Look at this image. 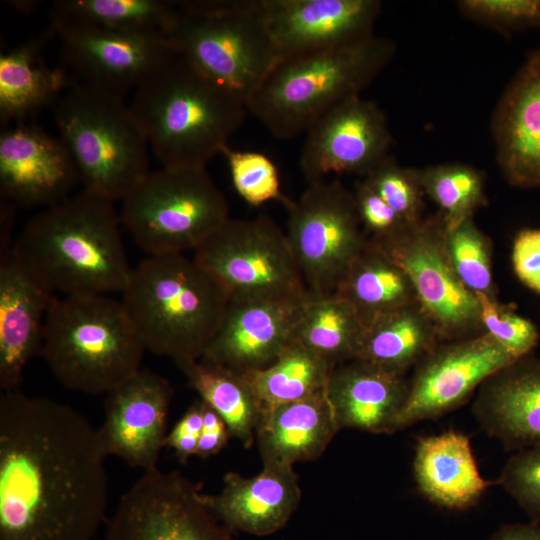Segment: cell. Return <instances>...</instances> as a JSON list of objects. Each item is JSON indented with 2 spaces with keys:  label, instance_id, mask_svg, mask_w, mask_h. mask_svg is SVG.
I'll return each instance as SVG.
<instances>
[{
  "label": "cell",
  "instance_id": "6da1fadb",
  "mask_svg": "<svg viewBox=\"0 0 540 540\" xmlns=\"http://www.w3.org/2000/svg\"><path fill=\"white\" fill-rule=\"evenodd\" d=\"M97 429L72 407L0 395V540H92L108 478Z\"/></svg>",
  "mask_w": 540,
  "mask_h": 540
},
{
  "label": "cell",
  "instance_id": "7a4b0ae2",
  "mask_svg": "<svg viewBox=\"0 0 540 540\" xmlns=\"http://www.w3.org/2000/svg\"><path fill=\"white\" fill-rule=\"evenodd\" d=\"M120 223L114 201L82 189L30 218L13 247L56 295L121 293L133 268Z\"/></svg>",
  "mask_w": 540,
  "mask_h": 540
},
{
  "label": "cell",
  "instance_id": "3957f363",
  "mask_svg": "<svg viewBox=\"0 0 540 540\" xmlns=\"http://www.w3.org/2000/svg\"><path fill=\"white\" fill-rule=\"evenodd\" d=\"M130 107L167 168H206L248 111L241 98L178 53L135 89Z\"/></svg>",
  "mask_w": 540,
  "mask_h": 540
},
{
  "label": "cell",
  "instance_id": "277c9868",
  "mask_svg": "<svg viewBox=\"0 0 540 540\" xmlns=\"http://www.w3.org/2000/svg\"><path fill=\"white\" fill-rule=\"evenodd\" d=\"M121 294L145 349L176 365L203 357L229 303L184 253L148 256L132 269Z\"/></svg>",
  "mask_w": 540,
  "mask_h": 540
},
{
  "label": "cell",
  "instance_id": "5b68a950",
  "mask_svg": "<svg viewBox=\"0 0 540 540\" xmlns=\"http://www.w3.org/2000/svg\"><path fill=\"white\" fill-rule=\"evenodd\" d=\"M395 43L378 36L279 58L247 101L278 139L306 132L325 112L369 86L390 63Z\"/></svg>",
  "mask_w": 540,
  "mask_h": 540
},
{
  "label": "cell",
  "instance_id": "8992f818",
  "mask_svg": "<svg viewBox=\"0 0 540 540\" xmlns=\"http://www.w3.org/2000/svg\"><path fill=\"white\" fill-rule=\"evenodd\" d=\"M144 351L121 300L108 295L53 300L40 356L66 388L108 394L141 370Z\"/></svg>",
  "mask_w": 540,
  "mask_h": 540
},
{
  "label": "cell",
  "instance_id": "52a82bcc",
  "mask_svg": "<svg viewBox=\"0 0 540 540\" xmlns=\"http://www.w3.org/2000/svg\"><path fill=\"white\" fill-rule=\"evenodd\" d=\"M53 108L83 189L123 200L150 172L148 140L124 97L76 81Z\"/></svg>",
  "mask_w": 540,
  "mask_h": 540
},
{
  "label": "cell",
  "instance_id": "ba28073f",
  "mask_svg": "<svg viewBox=\"0 0 540 540\" xmlns=\"http://www.w3.org/2000/svg\"><path fill=\"white\" fill-rule=\"evenodd\" d=\"M167 36L176 52L247 101L278 61L260 0L177 2Z\"/></svg>",
  "mask_w": 540,
  "mask_h": 540
},
{
  "label": "cell",
  "instance_id": "9c48e42d",
  "mask_svg": "<svg viewBox=\"0 0 540 540\" xmlns=\"http://www.w3.org/2000/svg\"><path fill=\"white\" fill-rule=\"evenodd\" d=\"M122 202L121 222L148 256L195 251L230 219L206 168L150 171Z\"/></svg>",
  "mask_w": 540,
  "mask_h": 540
},
{
  "label": "cell",
  "instance_id": "30bf717a",
  "mask_svg": "<svg viewBox=\"0 0 540 540\" xmlns=\"http://www.w3.org/2000/svg\"><path fill=\"white\" fill-rule=\"evenodd\" d=\"M192 258L229 301L309 296L286 232L265 216L228 219Z\"/></svg>",
  "mask_w": 540,
  "mask_h": 540
},
{
  "label": "cell",
  "instance_id": "8fae6325",
  "mask_svg": "<svg viewBox=\"0 0 540 540\" xmlns=\"http://www.w3.org/2000/svg\"><path fill=\"white\" fill-rule=\"evenodd\" d=\"M286 235L309 295H333L368 241L352 191L339 180L308 184L287 208Z\"/></svg>",
  "mask_w": 540,
  "mask_h": 540
},
{
  "label": "cell",
  "instance_id": "7c38bea8",
  "mask_svg": "<svg viewBox=\"0 0 540 540\" xmlns=\"http://www.w3.org/2000/svg\"><path fill=\"white\" fill-rule=\"evenodd\" d=\"M103 540H237L178 471H146L121 496Z\"/></svg>",
  "mask_w": 540,
  "mask_h": 540
},
{
  "label": "cell",
  "instance_id": "4fadbf2b",
  "mask_svg": "<svg viewBox=\"0 0 540 540\" xmlns=\"http://www.w3.org/2000/svg\"><path fill=\"white\" fill-rule=\"evenodd\" d=\"M51 26L74 79L121 97L177 54L162 31L111 29L53 12Z\"/></svg>",
  "mask_w": 540,
  "mask_h": 540
},
{
  "label": "cell",
  "instance_id": "5bb4252c",
  "mask_svg": "<svg viewBox=\"0 0 540 540\" xmlns=\"http://www.w3.org/2000/svg\"><path fill=\"white\" fill-rule=\"evenodd\" d=\"M446 224L437 211L409 226L393 241L378 245L409 277L417 300L434 322L441 341L484 333L480 303L455 275L444 249Z\"/></svg>",
  "mask_w": 540,
  "mask_h": 540
},
{
  "label": "cell",
  "instance_id": "9a60e30c",
  "mask_svg": "<svg viewBox=\"0 0 540 540\" xmlns=\"http://www.w3.org/2000/svg\"><path fill=\"white\" fill-rule=\"evenodd\" d=\"M515 360L486 333L441 341L408 377L407 398L391 434L455 410L490 375Z\"/></svg>",
  "mask_w": 540,
  "mask_h": 540
},
{
  "label": "cell",
  "instance_id": "2e32d148",
  "mask_svg": "<svg viewBox=\"0 0 540 540\" xmlns=\"http://www.w3.org/2000/svg\"><path fill=\"white\" fill-rule=\"evenodd\" d=\"M305 133L299 167L308 184L332 173L364 177L390 155L393 143L384 112L361 95L325 112Z\"/></svg>",
  "mask_w": 540,
  "mask_h": 540
},
{
  "label": "cell",
  "instance_id": "e0dca14e",
  "mask_svg": "<svg viewBox=\"0 0 540 540\" xmlns=\"http://www.w3.org/2000/svg\"><path fill=\"white\" fill-rule=\"evenodd\" d=\"M172 398L170 382L147 369L108 393L104 421L97 429L105 456L119 457L144 472L157 468Z\"/></svg>",
  "mask_w": 540,
  "mask_h": 540
},
{
  "label": "cell",
  "instance_id": "ac0fdd59",
  "mask_svg": "<svg viewBox=\"0 0 540 540\" xmlns=\"http://www.w3.org/2000/svg\"><path fill=\"white\" fill-rule=\"evenodd\" d=\"M78 183L76 164L59 136L24 122L1 131V199L44 209L71 196Z\"/></svg>",
  "mask_w": 540,
  "mask_h": 540
},
{
  "label": "cell",
  "instance_id": "d6986e66",
  "mask_svg": "<svg viewBox=\"0 0 540 540\" xmlns=\"http://www.w3.org/2000/svg\"><path fill=\"white\" fill-rule=\"evenodd\" d=\"M279 58L373 36L378 0H260Z\"/></svg>",
  "mask_w": 540,
  "mask_h": 540
},
{
  "label": "cell",
  "instance_id": "ffe728a7",
  "mask_svg": "<svg viewBox=\"0 0 540 540\" xmlns=\"http://www.w3.org/2000/svg\"><path fill=\"white\" fill-rule=\"evenodd\" d=\"M54 294L12 246L0 253V390H19L25 367L40 355Z\"/></svg>",
  "mask_w": 540,
  "mask_h": 540
},
{
  "label": "cell",
  "instance_id": "44dd1931",
  "mask_svg": "<svg viewBox=\"0 0 540 540\" xmlns=\"http://www.w3.org/2000/svg\"><path fill=\"white\" fill-rule=\"evenodd\" d=\"M305 300L229 301L203 357L241 374L270 366L292 341Z\"/></svg>",
  "mask_w": 540,
  "mask_h": 540
},
{
  "label": "cell",
  "instance_id": "7402d4cb",
  "mask_svg": "<svg viewBox=\"0 0 540 540\" xmlns=\"http://www.w3.org/2000/svg\"><path fill=\"white\" fill-rule=\"evenodd\" d=\"M498 167L506 182L540 189V49L530 52L492 117Z\"/></svg>",
  "mask_w": 540,
  "mask_h": 540
},
{
  "label": "cell",
  "instance_id": "603a6c76",
  "mask_svg": "<svg viewBox=\"0 0 540 540\" xmlns=\"http://www.w3.org/2000/svg\"><path fill=\"white\" fill-rule=\"evenodd\" d=\"M472 413L507 451L539 442L540 356H523L490 375L476 391Z\"/></svg>",
  "mask_w": 540,
  "mask_h": 540
},
{
  "label": "cell",
  "instance_id": "cb8c5ba5",
  "mask_svg": "<svg viewBox=\"0 0 540 540\" xmlns=\"http://www.w3.org/2000/svg\"><path fill=\"white\" fill-rule=\"evenodd\" d=\"M223 482L219 493H203V501L233 533L266 536L279 531L297 509L302 496L298 476L290 466L263 465L262 471L253 477L229 472Z\"/></svg>",
  "mask_w": 540,
  "mask_h": 540
},
{
  "label": "cell",
  "instance_id": "d4e9b609",
  "mask_svg": "<svg viewBox=\"0 0 540 540\" xmlns=\"http://www.w3.org/2000/svg\"><path fill=\"white\" fill-rule=\"evenodd\" d=\"M408 385L407 375L353 359L331 370L326 390L340 429L391 434Z\"/></svg>",
  "mask_w": 540,
  "mask_h": 540
},
{
  "label": "cell",
  "instance_id": "484cf974",
  "mask_svg": "<svg viewBox=\"0 0 540 540\" xmlns=\"http://www.w3.org/2000/svg\"><path fill=\"white\" fill-rule=\"evenodd\" d=\"M413 475L427 500L449 510L476 505L490 487L498 485L497 480L482 477L469 437L455 430L417 440Z\"/></svg>",
  "mask_w": 540,
  "mask_h": 540
},
{
  "label": "cell",
  "instance_id": "4316f807",
  "mask_svg": "<svg viewBox=\"0 0 540 540\" xmlns=\"http://www.w3.org/2000/svg\"><path fill=\"white\" fill-rule=\"evenodd\" d=\"M338 430L326 389L301 400L265 408L256 430L263 465L293 467L297 462L314 460Z\"/></svg>",
  "mask_w": 540,
  "mask_h": 540
},
{
  "label": "cell",
  "instance_id": "83f0119b",
  "mask_svg": "<svg viewBox=\"0 0 540 540\" xmlns=\"http://www.w3.org/2000/svg\"><path fill=\"white\" fill-rule=\"evenodd\" d=\"M50 27L0 56V121L23 122L39 110L56 104L76 80L62 68L49 66L42 57Z\"/></svg>",
  "mask_w": 540,
  "mask_h": 540
},
{
  "label": "cell",
  "instance_id": "f1b7e54d",
  "mask_svg": "<svg viewBox=\"0 0 540 540\" xmlns=\"http://www.w3.org/2000/svg\"><path fill=\"white\" fill-rule=\"evenodd\" d=\"M440 342L434 322L419 302H414L369 323L355 359L407 375Z\"/></svg>",
  "mask_w": 540,
  "mask_h": 540
},
{
  "label": "cell",
  "instance_id": "f546056e",
  "mask_svg": "<svg viewBox=\"0 0 540 540\" xmlns=\"http://www.w3.org/2000/svg\"><path fill=\"white\" fill-rule=\"evenodd\" d=\"M335 294L355 307L366 326L383 314L418 302L405 271L370 240L352 261Z\"/></svg>",
  "mask_w": 540,
  "mask_h": 540
},
{
  "label": "cell",
  "instance_id": "4dcf8cb0",
  "mask_svg": "<svg viewBox=\"0 0 540 540\" xmlns=\"http://www.w3.org/2000/svg\"><path fill=\"white\" fill-rule=\"evenodd\" d=\"M366 324L355 307L337 294L304 301L293 340L332 369L357 357Z\"/></svg>",
  "mask_w": 540,
  "mask_h": 540
},
{
  "label": "cell",
  "instance_id": "1f68e13d",
  "mask_svg": "<svg viewBox=\"0 0 540 540\" xmlns=\"http://www.w3.org/2000/svg\"><path fill=\"white\" fill-rule=\"evenodd\" d=\"M177 366L200 399L225 421L231 435L251 447L263 407L246 377L204 357Z\"/></svg>",
  "mask_w": 540,
  "mask_h": 540
},
{
  "label": "cell",
  "instance_id": "d6a6232c",
  "mask_svg": "<svg viewBox=\"0 0 540 540\" xmlns=\"http://www.w3.org/2000/svg\"><path fill=\"white\" fill-rule=\"evenodd\" d=\"M331 370L324 360L292 339L270 366L243 375L265 409L326 389Z\"/></svg>",
  "mask_w": 540,
  "mask_h": 540
},
{
  "label": "cell",
  "instance_id": "836d02e7",
  "mask_svg": "<svg viewBox=\"0 0 540 540\" xmlns=\"http://www.w3.org/2000/svg\"><path fill=\"white\" fill-rule=\"evenodd\" d=\"M52 12L111 29L167 34L178 8L175 2L161 0H61L53 3Z\"/></svg>",
  "mask_w": 540,
  "mask_h": 540
},
{
  "label": "cell",
  "instance_id": "e575fe53",
  "mask_svg": "<svg viewBox=\"0 0 540 540\" xmlns=\"http://www.w3.org/2000/svg\"><path fill=\"white\" fill-rule=\"evenodd\" d=\"M419 171L426 197L438 206L448 228L474 218L488 204L484 175L471 165L443 163Z\"/></svg>",
  "mask_w": 540,
  "mask_h": 540
},
{
  "label": "cell",
  "instance_id": "d590c367",
  "mask_svg": "<svg viewBox=\"0 0 540 540\" xmlns=\"http://www.w3.org/2000/svg\"><path fill=\"white\" fill-rule=\"evenodd\" d=\"M444 249L460 282L469 291L497 296L493 282L491 239L475 224L474 218L454 227L446 226Z\"/></svg>",
  "mask_w": 540,
  "mask_h": 540
},
{
  "label": "cell",
  "instance_id": "8d00e7d4",
  "mask_svg": "<svg viewBox=\"0 0 540 540\" xmlns=\"http://www.w3.org/2000/svg\"><path fill=\"white\" fill-rule=\"evenodd\" d=\"M408 225L425 218V192L418 168L404 167L389 155L362 177Z\"/></svg>",
  "mask_w": 540,
  "mask_h": 540
},
{
  "label": "cell",
  "instance_id": "74e56055",
  "mask_svg": "<svg viewBox=\"0 0 540 540\" xmlns=\"http://www.w3.org/2000/svg\"><path fill=\"white\" fill-rule=\"evenodd\" d=\"M228 164L231 180L238 195L251 206L279 201L288 208L293 201L281 191L279 172L265 154L239 151L227 146L222 154Z\"/></svg>",
  "mask_w": 540,
  "mask_h": 540
},
{
  "label": "cell",
  "instance_id": "f35d334b",
  "mask_svg": "<svg viewBox=\"0 0 540 540\" xmlns=\"http://www.w3.org/2000/svg\"><path fill=\"white\" fill-rule=\"evenodd\" d=\"M477 297L484 333L516 359L532 354L540 341L537 325L518 314L513 304L499 302L497 296L477 294Z\"/></svg>",
  "mask_w": 540,
  "mask_h": 540
},
{
  "label": "cell",
  "instance_id": "ab89813d",
  "mask_svg": "<svg viewBox=\"0 0 540 540\" xmlns=\"http://www.w3.org/2000/svg\"><path fill=\"white\" fill-rule=\"evenodd\" d=\"M497 481L529 521L540 524V441L515 451Z\"/></svg>",
  "mask_w": 540,
  "mask_h": 540
},
{
  "label": "cell",
  "instance_id": "60d3db41",
  "mask_svg": "<svg viewBox=\"0 0 540 540\" xmlns=\"http://www.w3.org/2000/svg\"><path fill=\"white\" fill-rule=\"evenodd\" d=\"M457 6L468 18L502 33L540 27V0H461Z\"/></svg>",
  "mask_w": 540,
  "mask_h": 540
},
{
  "label": "cell",
  "instance_id": "b9f144b4",
  "mask_svg": "<svg viewBox=\"0 0 540 540\" xmlns=\"http://www.w3.org/2000/svg\"><path fill=\"white\" fill-rule=\"evenodd\" d=\"M363 231L377 245H385L400 236L409 226L364 180L353 191Z\"/></svg>",
  "mask_w": 540,
  "mask_h": 540
},
{
  "label": "cell",
  "instance_id": "7bdbcfd3",
  "mask_svg": "<svg viewBox=\"0 0 540 540\" xmlns=\"http://www.w3.org/2000/svg\"><path fill=\"white\" fill-rule=\"evenodd\" d=\"M511 263L518 280L540 296V228H524L517 232Z\"/></svg>",
  "mask_w": 540,
  "mask_h": 540
},
{
  "label": "cell",
  "instance_id": "ee69618b",
  "mask_svg": "<svg viewBox=\"0 0 540 540\" xmlns=\"http://www.w3.org/2000/svg\"><path fill=\"white\" fill-rule=\"evenodd\" d=\"M203 410L204 402L201 399L195 401L167 433L164 447L172 449L183 464L197 454L203 426Z\"/></svg>",
  "mask_w": 540,
  "mask_h": 540
},
{
  "label": "cell",
  "instance_id": "f6af8a7d",
  "mask_svg": "<svg viewBox=\"0 0 540 540\" xmlns=\"http://www.w3.org/2000/svg\"><path fill=\"white\" fill-rule=\"evenodd\" d=\"M231 436L225 421L204 402L203 426L196 456L206 459L218 454Z\"/></svg>",
  "mask_w": 540,
  "mask_h": 540
},
{
  "label": "cell",
  "instance_id": "bcb514c9",
  "mask_svg": "<svg viewBox=\"0 0 540 540\" xmlns=\"http://www.w3.org/2000/svg\"><path fill=\"white\" fill-rule=\"evenodd\" d=\"M488 540H540V524L531 521L503 524Z\"/></svg>",
  "mask_w": 540,
  "mask_h": 540
},
{
  "label": "cell",
  "instance_id": "7dc6e473",
  "mask_svg": "<svg viewBox=\"0 0 540 540\" xmlns=\"http://www.w3.org/2000/svg\"><path fill=\"white\" fill-rule=\"evenodd\" d=\"M0 216H1V229H0V253L10 249L14 241L12 240L11 232L13 229V224L15 220V210L16 206L11 202L1 199L0 205Z\"/></svg>",
  "mask_w": 540,
  "mask_h": 540
}]
</instances>
